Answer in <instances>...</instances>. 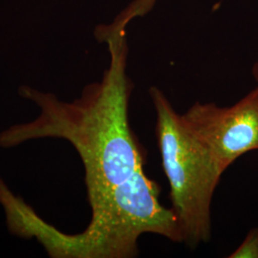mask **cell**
<instances>
[{"instance_id":"cell-1","label":"cell","mask_w":258,"mask_h":258,"mask_svg":"<svg viewBox=\"0 0 258 258\" xmlns=\"http://www.w3.org/2000/svg\"><path fill=\"white\" fill-rule=\"evenodd\" d=\"M126 25H102L96 37L105 42L110 63L100 83L84 87L72 102L27 85L19 95L36 103L34 120L0 132V148H16L29 141L53 138L70 143L82 160L91 217L121 206L148 184L146 154L129 121L133 83L126 73Z\"/></svg>"},{"instance_id":"cell-2","label":"cell","mask_w":258,"mask_h":258,"mask_svg":"<svg viewBox=\"0 0 258 258\" xmlns=\"http://www.w3.org/2000/svg\"><path fill=\"white\" fill-rule=\"evenodd\" d=\"M149 96L156 112L155 132L170 187V209L179 223L183 242L196 248L211 239L212 198L224 171L165 93L152 86Z\"/></svg>"},{"instance_id":"cell-3","label":"cell","mask_w":258,"mask_h":258,"mask_svg":"<svg viewBox=\"0 0 258 258\" xmlns=\"http://www.w3.org/2000/svg\"><path fill=\"white\" fill-rule=\"evenodd\" d=\"M182 116L224 172L240 157L258 150V85L231 106L197 102Z\"/></svg>"},{"instance_id":"cell-5","label":"cell","mask_w":258,"mask_h":258,"mask_svg":"<svg viewBox=\"0 0 258 258\" xmlns=\"http://www.w3.org/2000/svg\"><path fill=\"white\" fill-rule=\"evenodd\" d=\"M251 72H252V76H253V78H254L255 82L258 83V58L257 60L254 62L253 66H252V70H251Z\"/></svg>"},{"instance_id":"cell-4","label":"cell","mask_w":258,"mask_h":258,"mask_svg":"<svg viewBox=\"0 0 258 258\" xmlns=\"http://www.w3.org/2000/svg\"><path fill=\"white\" fill-rule=\"evenodd\" d=\"M230 258H258V228L251 229Z\"/></svg>"}]
</instances>
